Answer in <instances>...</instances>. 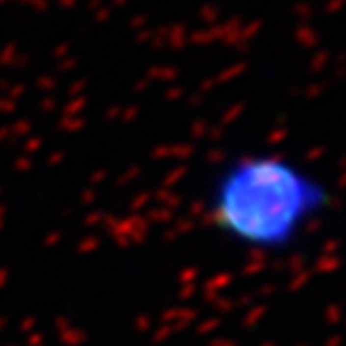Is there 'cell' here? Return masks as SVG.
Returning a JSON list of instances; mask_svg holds the SVG:
<instances>
[{
	"mask_svg": "<svg viewBox=\"0 0 346 346\" xmlns=\"http://www.w3.org/2000/svg\"><path fill=\"white\" fill-rule=\"evenodd\" d=\"M324 176L277 149H252L225 158L205 185L203 216L225 245L243 254H293L330 207Z\"/></svg>",
	"mask_w": 346,
	"mask_h": 346,
	"instance_id": "1",
	"label": "cell"
}]
</instances>
